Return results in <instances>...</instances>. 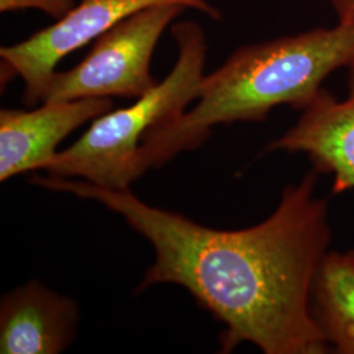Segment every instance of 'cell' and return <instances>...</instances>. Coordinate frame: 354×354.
Segmentation results:
<instances>
[{
    "instance_id": "3",
    "label": "cell",
    "mask_w": 354,
    "mask_h": 354,
    "mask_svg": "<svg viewBox=\"0 0 354 354\" xmlns=\"http://www.w3.org/2000/svg\"><path fill=\"white\" fill-rule=\"evenodd\" d=\"M178 57L172 71L127 108L93 120L88 130L67 150L57 152L44 171L54 177H79L96 187L129 190L142 176L140 149L149 130L187 111L197 100L207 57L203 26L178 21L172 26Z\"/></svg>"
},
{
    "instance_id": "4",
    "label": "cell",
    "mask_w": 354,
    "mask_h": 354,
    "mask_svg": "<svg viewBox=\"0 0 354 354\" xmlns=\"http://www.w3.org/2000/svg\"><path fill=\"white\" fill-rule=\"evenodd\" d=\"M187 8L158 4L129 16L93 41L80 64L55 73L42 102L125 97L137 100L158 82L150 70L155 48Z\"/></svg>"
},
{
    "instance_id": "9",
    "label": "cell",
    "mask_w": 354,
    "mask_h": 354,
    "mask_svg": "<svg viewBox=\"0 0 354 354\" xmlns=\"http://www.w3.org/2000/svg\"><path fill=\"white\" fill-rule=\"evenodd\" d=\"M310 306L329 352L354 354V250H329L313 281Z\"/></svg>"
},
{
    "instance_id": "10",
    "label": "cell",
    "mask_w": 354,
    "mask_h": 354,
    "mask_svg": "<svg viewBox=\"0 0 354 354\" xmlns=\"http://www.w3.org/2000/svg\"><path fill=\"white\" fill-rule=\"evenodd\" d=\"M74 7L75 0H0L1 12H12L24 8H37L57 19H61Z\"/></svg>"
},
{
    "instance_id": "5",
    "label": "cell",
    "mask_w": 354,
    "mask_h": 354,
    "mask_svg": "<svg viewBox=\"0 0 354 354\" xmlns=\"http://www.w3.org/2000/svg\"><path fill=\"white\" fill-rule=\"evenodd\" d=\"M158 4H178L213 20L221 12L210 0H79L71 11L21 42L0 49L1 84L15 76L24 82L23 102H42L55 67L68 54L93 42L129 16Z\"/></svg>"
},
{
    "instance_id": "6",
    "label": "cell",
    "mask_w": 354,
    "mask_h": 354,
    "mask_svg": "<svg viewBox=\"0 0 354 354\" xmlns=\"http://www.w3.org/2000/svg\"><path fill=\"white\" fill-rule=\"evenodd\" d=\"M346 70L348 93L342 100L322 89L298 121L266 149L304 153L319 175L333 177L335 194L354 190V64Z\"/></svg>"
},
{
    "instance_id": "7",
    "label": "cell",
    "mask_w": 354,
    "mask_h": 354,
    "mask_svg": "<svg viewBox=\"0 0 354 354\" xmlns=\"http://www.w3.org/2000/svg\"><path fill=\"white\" fill-rule=\"evenodd\" d=\"M113 109L111 99L42 102L32 111H0V180L45 169L57 146L77 127Z\"/></svg>"
},
{
    "instance_id": "8",
    "label": "cell",
    "mask_w": 354,
    "mask_h": 354,
    "mask_svg": "<svg viewBox=\"0 0 354 354\" xmlns=\"http://www.w3.org/2000/svg\"><path fill=\"white\" fill-rule=\"evenodd\" d=\"M75 302L37 281L4 295L0 306V353L57 354L75 337Z\"/></svg>"
},
{
    "instance_id": "1",
    "label": "cell",
    "mask_w": 354,
    "mask_h": 354,
    "mask_svg": "<svg viewBox=\"0 0 354 354\" xmlns=\"http://www.w3.org/2000/svg\"><path fill=\"white\" fill-rule=\"evenodd\" d=\"M319 174L288 185L266 221L243 230L205 227L150 206L130 190L84 180L33 175L30 181L102 203L151 243L155 261L138 291L158 283L185 288L223 324L221 353L251 342L264 354H326L311 314V286L332 241L328 203Z\"/></svg>"
},
{
    "instance_id": "11",
    "label": "cell",
    "mask_w": 354,
    "mask_h": 354,
    "mask_svg": "<svg viewBox=\"0 0 354 354\" xmlns=\"http://www.w3.org/2000/svg\"><path fill=\"white\" fill-rule=\"evenodd\" d=\"M337 23L354 26V0H330Z\"/></svg>"
},
{
    "instance_id": "2",
    "label": "cell",
    "mask_w": 354,
    "mask_h": 354,
    "mask_svg": "<svg viewBox=\"0 0 354 354\" xmlns=\"http://www.w3.org/2000/svg\"><path fill=\"white\" fill-rule=\"evenodd\" d=\"M352 64L354 26L340 23L241 46L203 76L192 109L147 131L140 149V174L196 150L216 125L260 122L282 105L304 111L328 76Z\"/></svg>"
}]
</instances>
